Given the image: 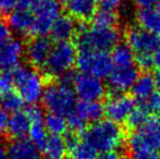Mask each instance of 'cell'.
<instances>
[{"label": "cell", "instance_id": "44", "mask_svg": "<svg viewBox=\"0 0 160 159\" xmlns=\"http://www.w3.org/2000/svg\"><path fill=\"white\" fill-rule=\"evenodd\" d=\"M155 82H156V86L157 88L160 89V70H158V72L156 73V75H155Z\"/></svg>", "mask_w": 160, "mask_h": 159}, {"label": "cell", "instance_id": "28", "mask_svg": "<svg viewBox=\"0 0 160 159\" xmlns=\"http://www.w3.org/2000/svg\"><path fill=\"white\" fill-rule=\"evenodd\" d=\"M92 20H93L92 25L97 26V27H116L117 22H118L116 12L103 10V9L96 11Z\"/></svg>", "mask_w": 160, "mask_h": 159}, {"label": "cell", "instance_id": "24", "mask_svg": "<svg viewBox=\"0 0 160 159\" xmlns=\"http://www.w3.org/2000/svg\"><path fill=\"white\" fill-rule=\"evenodd\" d=\"M65 119H67L68 122V127L74 133H80V132L82 133L87 127V123H88V121H87L86 117H85L78 102H76L74 109L70 112V115Z\"/></svg>", "mask_w": 160, "mask_h": 159}, {"label": "cell", "instance_id": "11", "mask_svg": "<svg viewBox=\"0 0 160 159\" xmlns=\"http://www.w3.org/2000/svg\"><path fill=\"white\" fill-rule=\"evenodd\" d=\"M52 48V40L47 36H35L28 38L24 47V55L28 66L42 71Z\"/></svg>", "mask_w": 160, "mask_h": 159}, {"label": "cell", "instance_id": "31", "mask_svg": "<svg viewBox=\"0 0 160 159\" xmlns=\"http://www.w3.org/2000/svg\"><path fill=\"white\" fill-rule=\"evenodd\" d=\"M70 159H97V152L84 142H78L70 149Z\"/></svg>", "mask_w": 160, "mask_h": 159}, {"label": "cell", "instance_id": "18", "mask_svg": "<svg viewBox=\"0 0 160 159\" xmlns=\"http://www.w3.org/2000/svg\"><path fill=\"white\" fill-rule=\"evenodd\" d=\"M10 159H40L39 149L28 138H15L9 144Z\"/></svg>", "mask_w": 160, "mask_h": 159}, {"label": "cell", "instance_id": "35", "mask_svg": "<svg viewBox=\"0 0 160 159\" xmlns=\"http://www.w3.org/2000/svg\"><path fill=\"white\" fill-rule=\"evenodd\" d=\"M10 38H12V30L8 21H6L4 19H0V42H7Z\"/></svg>", "mask_w": 160, "mask_h": 159}, {"label": "cell", "instance_id": "4", "mask_svg": "<svg viewBox=\"0 0 160 159\" xmlns=\"http://www.w3.org/2000/svg\"><path fill=\"white\" fill-rule=\"evenodd\" d=\"M17 92L24 102L35 106L42 98L46 81L38 70L31 66H18L12 70Z\"/></svg>", "mask_w": 160, "mask_h": 159}, {"label": "cell", "instance_id": "43", "mask_svg": "<svg viewBox=\"0 0 160 159\" xmlns=\"http://www.w3.org/2000/svg\"><path fill=\"white\" fill-rule=\"evenodd\" d=\"M154 66H156L158 70H160V44L154 53Z\"/></svg>", "mask_w": 160, "mask_h": 159}, {"label": "cell", "instance_id": "16", "mask_svg": "<svg viewBox=\"0 0 160 159\" xmlns=\"http://www.w3.org/2000/svg\"><path fill=\"white\" fill-rule=\"evenodd\" d=\"M78 28V26L73 17L69 14H60L49 34L51 35V40H55L56 42H70L75 37Z\"/></svg>", "mask_w": 160, "mask_h": 159}, {"label": "cell", "instance_id": "19", "mask_svg": "<svg viewBox=\"0 0 160 159\" xmlns=\"http://www.w3.org/2000/svg\"><path fill=\"white\" fill-rule=\"evenodd\" d=\"M156 88L155 77L149 73H143L138 75L136 82L133 85L132 93L135 99L145 104L156 93Z\"/></svg>", "mask_w": 160, "mask_h": 159}, {"label": "cell", "instance_id": "45", "mask_svg": "<svg viewBox=\"0 0 160 159\" xmlns=\"http://www.w3.org/2000/svg\"><path fill=\"white\" fill-rule=\"evenodd\" d=\"M154 8L156 9L158 12H160V0H157V2H156V4L154 6Z\"/></svg>", "mask_w": 160, "mask_h": 159}, {"label": "cell", "instance_id": "6", "mask_svg": "<svg viewBox=\"0 0 160 159\" xmlns=\"http://www.w3.org/2000/svg\"><path fill=\"white\" fill-rule=\"evenodd\" d=\"M42 100L45 109L49 112L57 113L65 118L78 102L73 87L60 84L57 81L46 83Z\"/></svg>", "mask_w": 160, "mask_h": 159}, {"label": "cell", "instance_id": "47", "mask_svg": "<svg viewBox=\"0 0 160 159\" xmlns=\"http://www.w3.org/2000/svg\"><path fill=\"white\" fill-rule=\"evenodd\" d=\"M65 159H67V158H65Z\"/></svg>", "mask_w": 160, "mask_h": 159}, {"label": "cell", "instance_id": "26", "mask_svg": "<svg viewBox=\"0 0 160 159\" xmlns=\"http://www.w3.org/2000/svg\"><path fill=\"white\" fill-rule=\"evenodd\" d=\"M30 141L37 147L39 151H42L48 140V132L45 127L44 121H38V122H32L30 129Z\"/></svg>", "mask_w": 160, "mask_h": 159}, {"label": "cell", "instance_id": "14", "mask_svg": "<svg viewBox=\"0 0 160 159\" xmlns=\"http://www.w3.org/2000/svg\"><path fill=\"white\" fill-rule=\"evenodd\" d=\"M24 53L23 42L18 38H10L0 42V69L13 70L20 66V60Z\"/></svg>", "mask_w": 160, "mask_h": 159}, {"label": "cell", "instance_id": "13", "mask_svg": "<svg viewBox=\"0 0 160 159\" xmlns=\"http://www.w3.org/2000/svg\"><path fill=\"white\" fill-rule=\"evenodd\" d=\"M105 106V115L108 120L114 123H121L128 120L131 112L134 110L135 102L132 97L124 94H114L108 98Z\"/></svg>", "mask_w": 160, "mask_h": 159}, {"label": "cell", "instance_id": "36", "mask_svg": "<svg viewBox=\"0 0 160 159\" xmlns=\"http://www.w3.org/2000/svg\"><path fill=\"white\" fill-rule=\"evenodd\" d=\"M28 117L32 122H38V121H44V111L40 107H38L37 105L35 106H31L28 109H26Z\"/></svg>", "mask_w": 160, "mask_h": 159}, {"label": "cell", "instance_id": "40", "mask_svg": "<svg viewBox=\"0 0 160 159\" xmlns=\"http://www.w3.org/2000/svg\"><path fill=\"white\" fill-rule=\"evenodd\" d=\"M97 159H124V157L118 151H112L107 152V153H101Z\"/></svg>", "mask_w": 160, "mask_h": 159}, {"label": "cell", "instance_id": "42", "mask_svg": "<svg viewBox=\"0 0 160 159\" xmlns=\"http://www.w3.org/2000/svg\"><path fill=\"white\" fill-rule=\"evenodd\" d=\"M133 159H160L157 154H135Z\"/></svg>", "mask_w": 160, "mask_h": 159}, {"label": "cell", "instance_id": "7", "mask_svg": "<svg viewBox=\"0 0 160 159\" xmlns=\"http://www.w3.org/2000/svg\"><path fill=\"white\" fill-rule=\"evenodd\" d=\"M130 149L135 154H158L160 152V116L150 117L145 124L128 137Z\"/></svg>", "mask_w": 160, "mask_h": 159}, {"label": "cell", "instance_id": "33", "mask_svg": "<svg viewBox=\"0 0 160 159\" xmlns=\"http://www.w3.org/2000/svg\"><path fill=\"white\" fill-rule=\"evenodd\" d=\"M144 106L147 108V110L149 111V112H154V113L160 112V94L156 92V93L144 104Z\"/></svg>", "mask_w": 160, "mask_h": 159}, {"label": "cell", "instance_id": "39", "mask_svg": "<svg viewBox=\"0 0 160 159\" xmlns=\"http://www.w3.org/2000/svg\"><path fill=\"white\" fill-rule=\"evenodd\" d=\"M132 1L135 6L138 7L139 10H142V9L154 8V6L156 4L157 0H132Z\"/></svg>", "mask_w": 160, "mask_h": 159}, {"label": "cell", "instance_id": "1", "mask_svg": "<svg viewBox=\"0 0 160 159\" xmlns=\"http://www.w3.org/2000/svg\"><path fill=\"white\" fill-rule=\"evenodd\" d=\"M82 140L94 151L101 154L120 148L124 134L118 123L110 120H100L82 132Z\"/></svg>", "mask_w": 160, "mask_h": 159}, {"label": "cell", "instance_id": "30", "mask_svg": "<svg viewBox=\"0 0 160 159\" xmlns=\"http://www.w3.org/2000/svg\"><path fill=\"white\" fill-rule=\"evenodd\" d=\"M149 111L147 110L145 106L141 107H135L134 110L131 112L130 117L128 118L127 122L128 127H133V129L137 130L138 127H141L143 124H145L146 121L149 119Z\"/></svg>", "mask_w": 160, "mask_h": 159}, {"label": "cell", "instance_id": "3", "mask_svg": "<svg viewBox=\"0 0 160 159\" xmlns=\"http://www.w3.org/2000/svg\"><path fill=\"white\" fill-rule=\"evenodd\" d=\"M78 48L72 42H62L53 45V48L42 69L46 83L57 81L65 73L72 71L76 63Z\"/></svg>", "mask_w": 160, "mask_h": 159}, {"label": "cell", "instance_id": "21", "mask_svg": "<svg viewBox=\"0 0 160 159\" xmlns=\"http://www.w3.org/2000/svg\"><path fill=\"white\" fill-rule=\"evenodd\" d=\"M136 19L139 24L138 26L156 36H160V12L155 8L138 10Z\"/></svg>", "mask_w": 160, "mask_h": 159}, {"label": "cell", "instance_id": "10", "mask_svg": "<svg viewBox=\"0 0 160 159\" xmlns=\"http://www.w3.org/2000/svg\"><path fill=\"white\" fill-rule=\"evenodd\" d=\"M73 89L82 102H99L106 94V86L101 79L86 73L75 75Z\"/></svg>", "mask_w": 160, "mask_h": 159}, {"label": "cell", "instance_id": "23", "mask_svg": "<svg viewBox=\"0 0 160 159\" xmlns=\"http://www.w3.org/2000/svg\"><path fill=\"white\" fill-rule=\"evenodd\" d=\"M44 124L47 132L50 135H59L67 133L68 122L63 116L57 115V113L48 112L44 118Z\"/></svg>", "mask_w": 160, "mask_h": 159}, {"label": "cell", "instance_id": "27", "mask_svg": "<svg viewBox=\"0 0 160 159\" xmlns=\"http://www.w3.org/2000/svg\"><path fill=\"white\" fill-rule=\"evenodd\" d=\"M88 122H98L105 115V106L100 102H78Z\"/></svg>", "mask_w": 160, "mask_h": 159}, {"label": "cell", "instance_id": "9", "mask_svg": "<svg viewBox=\"0 0 160 159\" xmlns=\"http://www.w3.org/2000/svg\"><path fill=\"white\" fill-rule=\"evenodd\" d=\"M75 64L81 73L99 79L108 77L113 67L111 56L106 51L99 50H78Z\"/></svg>", "mask_w": 160, "mask_h": 159}, {"label": "cell", "instance_id": "12", "mask_svg": "<svg viewBox=\"0 0 160 159\" xmlns=\"http://www.w3.org/2000/svg\"><path fill=\"white\" fill-rule=\"evenodd\" d=\"M138 69L134 66H113L108 75V85L116 94H123L132 89L138 77Z\"/></svg>", "mask_w": 160, "mask_h": 159}, {"label": "cell", "instance_id": "25", "mask_svg": "<svg viewBox=\"0 0 160 159\" xmlns=\"http://www.w3.org/2000/svg\"><path fill=\"white\" fill-rule=\"evenodd\" d=\"M112 66H134L135 55L128 45H118L111 55Z\"/></svg>", "mask_w": 160, "mask_h": 159}, {"label": "cell", "instance_id": "8", "mask_svg": "<svg viewBox=\"0 0 160 159\" xmlns=\"http://www.w3.org/2000/svg\"><path fill=\"white\" fill-rule=\"evenodd\" d=\"M61 0H35L32 7L34 17L33 37L47 36L56 20L61 14Z\"/></svg>", "mask_w": 160, "mask_h": 159}, {"label": "cell", "instance_id": "15", "mask_svg": "<svg viewBox=\"0 0 160 159\" xmlns=\"http://www.w3.org/2000/svg\"><path fill=\"white\" fill-rule=\"evenodd\" d=\"M67 14L78 21H88L96 13L95 0H61Z\"/></svg>", "mask_w": 160, "mask_h": 159}, {"label": "cell", "instance_id": "2", "mask_svg": "<svg viewBox=\"0 0 160 159\" xmlns=\"http://www.w3.org/2000/svg\"><path fill=\"white\" fill-rule=\"evenodd\" d=\"M78 50H99L108 52L119 45L120 32L117 27H87L82 25L75 35Z\"/></svg>", "mask_w": 160, "mask_h": 159}, {"label": "cell", "instance_id": "5", "mask_svg": "<svg viewBox=\"0 0 160 159\" xmlns=\"http://www.w3.org/2000/svg\"><path fill=\"white\" fill-rule=\"evenodd\" d=\"M159 37L141 26H132L127 32V45L135 55V61L142 69L154 66V53L159 46Z\"/></svg>", "mask_w": 160, "mask_h": 159}, {"label": "cell", "instance_id": "17", "mask_svg": "<svg viewBox=\"0 0 160 159\" xmlns=\"http://www.w3.org/2000/svg\"><path fill=\"white\" fill-rule=\"evenodd\" d=\"M8 23L11 30L23 37H33L34 17L32 11H24L14 9L9 13Z\"/></svg>", "mask_w": 160, "mask_h": 159}, {"label": "cell", "instance_id": "20", "mask_svg": "<svg viewBox=\"0 0 160 159\" xmlns=\"http://www.w3.org/2000/svg\"><path fill=\"white\" fill-rule=\"evenodd\" d=\"M31 121L26 110H20L12 113L9 119L8 133L13 138H25V136L30 133Z\"/></svg>", "mask_w": 160, "mask_h": 159}, {"label": "cell", "instance_id": "29", "mask_svg": "<svg viewBox=\"0 0 160 159\" xmlns=\"http://www.w3.org/2000/svg\"><path fill=\"white\" fill-rule=\"evenodd\" d=\"M1 98H2V107H3L7 112L14 113L17 111L22 110L24 102L21 96L18 94L17 91L10 92V93L1 96Z\"/></svg>", "mask_w": 160, "mask_h": 159}, {"label": "cell", "instance_id": "22", "mask_svg": "<svg viewBox=\"0 0 160 159\" xmlns=\"http://www.w3.org/2000/svg\"><path fill=\"white\" fill-rule=\"evenodd\" d=\"M67 149V144L62 136L50 135L48 136L42 152L47 159H65Z\"/></svg>", "mask_w": 160, "mask_h": 159}, {"label": "cell", "instance_id": "41", "mask_svg": "<svg viewBox=\"0 0 160 159\" xmlns=\"http://www.w3.org/2000/svg\"><path fill=\"white\" fill-rule=\"evenodd\" d=\"M0 159H10L8 154V146L0 138Z\"/></svg>", "mask_w": 160, "mask_h": 159}, {"label": "cell", "instance_id": "32", "mask_svg": "<svg viewBox=\"0 0 160 159\" xmlns=\"http://www.w3.org/2000/svg\"><path fill=\"white\" fill-rule=\"evenodd\" d=\"M14 77L12 70L0 71V96H3L14 91Z\"/></svg>", "mask_w": 160, "mask_h": 159}, {"label": "cell", "instance_id": "38", "mask_svg": "<svg viewBox=\"0 0 160 159\" xmlns=\"http://www.w3.org/2000/svg\"><path fill=\"white\" fill-rule=\"evenodd\" d=\"M19 0H0V11L4 13H10L17 8Z\"/></svg>", "mask_w": 160, "mask_h": 159}, {"label": "cell", "instance_id": "37", "mask_svg": "<svg viewBox=\"0 0 160 159\" xmlns=\"http://www.w3.org/2000/svg\"><path fill=\"white\" fill-rule=\"evenodd\" d=\"M9 119H10V117H9L8 112L6 110L0 109V136L8 132Z\"/></svg>", "mask_w": 160, "mask_h": 159}, {"label": "cell", "instance_id": "34", "mask_svg": "<svg viewBox=\"0 0 160 159\" xmlns=\"http://www.w3.org/2000/svg\"><path fill=\"white\" fill-rule=\"evenodd\" d=\"M95 2H96V4L100 6V9L113 11L114 12L117 9L120 8L123 0H95Z\"/></svg>", "mask_w": 160, "mask_h": 159}, {"label": "cell", "instance_id": "46", "mask_svg": "<svg viewBox=\"0 0 160 159\" xmlns=\"http://www.w3.org/2000/svg\"><path fill=\"white\" fill-rule=\"evenodd\" d=\"M2 106V98H1V96H0V107Z\"/></svg>", "mask_w": 160, "mask_h": 159}]
</instances>
